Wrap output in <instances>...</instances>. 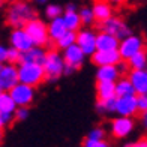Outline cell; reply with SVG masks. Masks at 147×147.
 I'll return each mask as SVG.
<instances>
[{
    "mask_svg": "<svg viewBox=\"0 0 147 147\" xmlns=\"http://www.w3.org/2000/svg\"><path fill=\"white\" fill-rule=\"evenodd\" d=\"M9 93L14 98V101L17 102L18 107H29L33 102V99H35V89H33V86L21 83V81L15 84L9 90Z\"/></svg>",
    "mask_w": 147,
    "mask_h": 147,
    "instance_id": "8992f818",
    "label": "cell"
},
{
    "mask_svg": "<svg viewBox=\"0 0 147 147\" xmlns=\"http://www.w3.org/2000/svg\"><path fill=\"white\" fill-rule=\"evenodd\" d=\"M90 57H92V63L96 66L117 65L119 62L123 60L119 50H96Z\"/></svg>",
    "mask_w": 147,
    "mask_h": 147,
    "instance_id": "30bf717a",
    "label": "cell"
},
{
    "mask_svg": "<svg viewBox=\"0 0 147 147\" xmlns=\"http://www.w3.org/2000/svg\"><path fill=\"white\" fill-rule=\"evenodd\" d=\"M18 108L17 102L11 96L9 92H2L0 93V113H15Z\"/></svg>",
    "mask_w": 147,
    "mask_h": 147,
    "instance_id": "603a6c76",
    "label": "cell"
},
{
    "mask_svg": "<svg viewBox=\"0 0 147 147\" xmlns=\"http://www.w3.org/2000/svg\"><path fill=\"white\" fill-rule=\"evenodd\" d=\"M92 9L98 23H102L113 17V9H111V5L108 3V0H95Z\"/></svg>",
    "mask_w": 147,
    "mask_h": 147,
    "instance_id": "e0dca14e",
    "label": "cell"
},
{
    "mask_svg": "<svg viewBox=\"0 0 147 147\" xmlns=\"http://www.w3.org/2000/svg\"><path fill=\"white\" fill-rule=\"evenodd\" d=\"M63 20H65V24L68 27V30H78L80 26L83 24L80 12H77V11H65Z\"/></svg>",
    "mask_w": 147,
    "mask_h": 147,
    "instance_id": "cb8c5ba5",
    "label": "cell"
},
{
    "mask_svg": "<svg viewBox=\"0 0 147 147\" xmlns=\"http://www.w3.org/2000/svg\"><path fill=\"white\" fill-rule=\"evenodd\" d=\"M80 17H81V23L84 26H92L93 23L96 21L92 8H81V9H80Z\"/></svg>",
    "mask_w": 147,
    "mask_h": 147,
    "instance_id": "83f0119b",
    "label": "cell"
},
{
    "mask_svg": "<svg viewBox=\"0 0 147 147\" xmlns=\"http://www.w3.org/2000/svg\"><path fill=\"white\" fill-rule=\"evenodd\" d=\"M141 123H143V126H144V129L147 131V111L143 113V116H141Z\"/></svg>",
    "mask_w": 147,
    "mask_h": 147,
    "instance_id": "8d00e7d4",
    "label": "cell"
},
{
    "mask_svg": "<svg viewBox=\"0 0 147 147\" xmlns=\"http://www.w3.org/2000/svg\"><path fill=\"white\" fill-rule=\"evenodd\" d=\"M2 66H3V63H0V68H2Z\"/></svg>",
    "mask_w": 147,
    "mask_h": 147,
    "instance_id": "7bdbcfd3",
    "label": "cell"
},
{
    "mask_svg": "<svg viewBox=\"0 0 147 147\" xmlns=\"http://www.w3.org/2000/svg\"><path fill=\"white\" fill-rule=\"evenodd\" d=\"M5 122H3V117H2V113H0V129H3Z\"/></svg>",
    "mask_w": 147,
    "mask_h": 147,
    "instance_id": "f35d334b",
    "label": "cell"
},
{
    "mask_svg": "<svg viewBox=\"0 0 147 147\" xmlns=\"http://www.w3.org/2000/svg\"><path fill=\"white\" fill-rule=\"evenodd\" d=\"M138 102L137 95H128V96H117V107L116 113L119 116H128L132 117L138 113Z\"/></svg>",
    "mask_w": 147,
    "mask_h": 147,
    "instance_id": "8fae6325",
    "label": "cell"
},
{
    "mask_svg": "<svg viewBox=\"0 0 147 147\" xmlns=\"http://www.w3.org/2000/svg\"><path fill=\"white\" fill-rule=\"evenodd\" d=\"M26 32L29 33V36L32 38V41L38 47H44L48 45L50 41V33H48V27L45 26L44 21H41L39 18H33L24 26Z\"/></svg>",
    "mask_w": 147,
    "mask_h": 147,
    "instance_id": "277c9868",
    "label": "cell"
},
{
    "mask_svg": "<svg viewBox=\"0 0 147 147\" xmlns=\"http://www.w3.org/2000/svg\"><path fill=\"white\" fill-rule=\"evenodd\" d=\"M63 59H65V63L72 66V68H81V65L84 63V59H86V53L83 51V48L80 47L77 42L72 44L71 47L65 48L63 53Z\"/></svg>",
    "mask_w": 147,
    "mask_h": 147,
    "instance_id": "4fadbf2b",
    "label": "cell"
},
{
    "mask_svg": "<svg viewBox=\"0 0 147 147\" xmlns=\"http://www.w3.org/2000/svg\"><path fill=\"white\" fill-rule=\"evenodd\" d=\"M89 138H95V140H105V132L102 128H95L89 132Z\"/></svg>",
    "mask_w": 147,
    "mask_h": 147,
    "instance_id": "836d02e7",
    "label": "cell"
},
{
    "mask_svg": "<svg viewBox=\"0 0 147 147\" xmlns=\"http://www.w3.org/2000/svg\"><path fill=\"white\" fill-rule=\"evenodd\" d=\"M110 2H113V3H117V5H120V3H123L125 0H110Z\"/></svg>",
    "mask_w": 147,
    "mask_h": 147,
    "instance_id": "60d3db41",
    "label": "cell"
},
{
    "mask_svg": "<svg viewBox=\"0 0 147 147\" xmlns=\"http://www.w3.org/2000/svg\"><path fill=\"white\" fill-rule=\"evenodd\" d=\"M137 102H138V110H140V113L147 111V93L137 95Z\"/></svg>",
    "mask_w": 147,
    "mask_h": 147,
    "instance_id": "1f68e13d",
    "label": "cell"
},
{
    "mask_svg": "<svg viewBox=\"0 0 147 147\" xmlns=\"http://www.w3.org/2000/svg\"><path fill=\"white\" fill-rule=\"evenodd\" d=\"M132 146H135V147H147V138H140L138 141H135Z\"/></svg>",
    "mask_w": 147,
    "mask_h": 147,
    "instance_id": "d590c367",
    "label": "cell"
},
{
    "mask_svg": "<svg viewBox=\"0 0 147 147\" xmlns=\"http://www.w3.org/2000/svg\"><path fill=\"white\" fill-rule=\"evenodd\" d=\"M77 44L83 48L86 56H92L96 51V33L90 29L77 32Z\"/></svg>",
    "mask_w": 147,
    "mask_h": 147,
    "instance_id": "7c38bea8",
    "label": "cell"
},
{
    "mask_svg": "<svg viewBox=\"0 0 147 147\" xmlns=\"http://www.w3.org/2000/svg\"><path fill=\"white\" fill-rule=\"evenodd\" d=\"M128 65H129L131 69H146V66H147V51L141 50V51H138L137 54H134L128 60Z\"/></svg>",
    "mask_w": 147,
    "mask_h": 147,
    "instance_id": "d4e9b609",
    "label": "cell"
},
{
    "mask_svg": "<svg viewBox=\"0 0 147 147\" xmlns=\"http://www.w3.org/2000/svg\"><path fill=\"white\" fill-rule=\"evenodd\" d=\"M18 83H20L18 68L14 63L3 65L2 68H0V89L3 92H9Z\"/></svg>",
    "mask_w": 147,
    "mask_h": 147,
    "instance_id": "ba28073f",
    "label": "cell"
},
{
    "mask_svg": "<svg viewBox=\"0 0 147 147\" xmlns=\"http://www.w3.org/2000/svg\"><path fill=\"white\" fill-rule=\"evenodd\" d=\"M36 3H39V5H45L47 2H48V0H35Z\"/></svg>",
    "mask_w": 147,
    "mask_h": 147,
    "instance_id": "ab89813d",
    "label": "cell"
},
{
    "mask_svg": "<svg viewBox=\"0 0 147 147\" xmlns=\"http://www.w3.org/2000/svg\"><path fill=\"white\" fill-rule=\"evenodd\" d=\"M18 77L20 81L30 84L33 87L39 86L45 80V71L42 63H33V62H20L18 66Z\"/></svg>",
    "mask_w": 147,
    "mask_h": 147,
    "instance_id": "7a4b0ae2",
    "label": "cell"
},
{
    "mask_svg": "<svg viewBox=\"0 0 147 147\" xmlns=\"http://www.w3.org/2000/svg\"><path fill=\"white\" fill-rule=\"evenodd\" d=\"M42 65L45 71V80L48 81H57L65 74V59L54 50L47 53Z\"/></svg>",
    "mask_w": 147,
    "mask_h": 147,
    "instance_id": "3957f363",
    "label": "cell"
},
{
    "mask_svg": "<svg viewBox=\"0 0 147 147\" xmlns=\"http://www.w3.org/2000/svg\"><path fill=\"white\" fill-rule=\"evenodd\" d=\"M134 120L128 116H119L111 122V134L117 140H123L134 131Z\"/></svg>",
    "mask_w": 147,
    "mask_h": 147,
    "instance_id": "9c48e42d",
    "label": "cell"
},
{
    "mask_svg": "<svg viewBox=\"0 0 147 147\" xmlns=\"http://www.w3.org/2000/svg\"><path fill=\"white\" fill-rule=\"evenodd\" d=\"M8 62L9 63H18L21 62V51L17 50L15 47H11V48H8Z\"/></svg>",
    "mask_w": 147,
    "mask_h": 147,
    "instance_id": "f546056e",
    "label": "cell"
},
{
    "mask_svg": "<svg viewBox=\"0 0 147 147\" xmlns=\"http://www.w3.org/2000/svg\"><path fill=\"white\" fill-rule=\"evenodd\" d=\"M120 39L111 33L101 30L96 35V50H119Z\"/></svg>",
    "mask_w": 147,
    "mask_h": 147,
    "instance_id": "9a60e30c",
    "label": "cell"
},
{
    "mask_svg": "<svg viewBox=\"0 0 147 147\" xmlns=\"http://www.w3.org/2000/svg\"><path fill=\"white\" fill-rule=\"evenodd\" d=\"M66 30H68V27H66V24H65L63 17H57V18H54V20H51V23H50V26H48L50 39L56 42L57 39L63 35V33H66Z\"/></svg>",
    "mask_w": 147,
    "mask_h": 147,
    "instance_id": "44dd1931",
    "label": "cell"
},
{
    "mask_svg": "<svg viewBox=\"0 0 147 147\" xmlns=\"http://www.w3.org/2000/svg\"><path fill=\"white\" fill-rule=\"evenodd\" d=\"M99 29L108 32V33H111V35H114V36H117L120 41L125 39L126 36L132 35L129 26L126 23H123L120 18H116V17H111L108 20H105V21L99 23Z\"/></svg>",
    "mask_w": 147,
    "mask_h": 147,
    "instance_id": "52a82bcc",
    "label": "cell"
},
{
    "mask_svg": "<svg viewBox=\"0 0 147 147\" xmlns=\"http://www.w3.org/2000/svg\"><path fill=\"white\" fill-rule=\"evenodd\" d=\"M62 6H59V5H47V8H45V15L47 18H50V20H54L57 17H62Z\"/></svg>",
    "mask_w": 147,
    "mask_h": 147,
    "instance_id": "f1b7e54d",
    "label": "cell"
},
{
    "mask_svg": "<svg viewBox=\"0 0 147 147\" xmlns=\"http://www.w3.org/2000/svg\"><path fill=\"white\" fill-rule=\"evenodd\" d=\"M2 2H3V0H0V5H2Z\"/></svg>",
    "mask_w": 147,
    "mask_h": 147,
    "instance_id": "ee69618b",
    "label": "cell"
},
{
    "mask_svg": "<svg viewBox=\"0 0 147 147\" xmlns=\"http://www.w3.org/2000/svg\"><path fill=\"white\" fill-rule=\"evenodd\" d=\"M75 42H77V30H66V33H63L56 41V47L60 50H65Z\"/></svg>",
    "mask_w": 147,
    "mask_h": 147,
    "instance_id": "484cf974",
    "label": "cell"
},
{
    "mask_svg": "<svg viewBox=\"0 0 147 147\" xmlns=\"http://www.w3.org/2000/svg\"><path fill=\"white\" fill-rule=\"evenodd\" d=\"M2 92H3V90H2V89H0V93H2Z\"/></svg>",
    "mask_w": 147,
    "mask_h": 147,
    "instance_id": "f6af8a7d",
    "label": "cell"
},
{
    "mask_svg": "<svg viewBox=\"0 0 147 147\" xmlns=\"http://www.w3.org/2000/svg\"><path fill=\"white\" fill-rule=\"evenodd\" d=\"M141 50H144V39L140 35H134V33L122 39L119 45V51L123 60H129L134 54H137Z\"/></svg>",
    "mask_w": 147,
    "mask_h": 147,
    "instance_id": "5b68a950",
    "label": "cell"
},
{
    "mask_svg": "<svg viewBox=\"0 0 147 147\" xmlns=\"http://www.w3.org/2000/svg\"><path fill=\"white\" fill-rule=\"evenodd\" d=\"M11 45L15 47L17 50H20L21 53L30 50L33 45L32 38L29 36V33L26 32L24 27H20V29H14L11 33Z\"/></svg>",
    "mask_w": 147,
    "mask_h": 147,
    "instance_id": "5bb4252c",
    "label": "cell"
},
{
    "mask_svg": "<svg viewBox=\"0 0 147 147\" xmlns=\"http://www.w3.org/2000/svg\"><path fill=\"white\" fill-rule=\"evenodd\" d=\"M116 95L117 96H128V95H137L135 87L132 81L128 78H119L116 81Z\"/></svg>",
    "mask_w": 147,
    "mask_h": 147,
    "instance_id": "7402d4cb",
    "label": "cell"
},
{
    "mask_svg": "<svg viewBox=\"0 0 147 147\" xmlns=\"http://www.w3.org/2000/svg\"><path fill=\"white\" fill-rule=\"evenodd\" d=\"M129 80L135 87L137 95L147 93V71L146 69H131Z\"/></svg>",
    "mask_w": 147,
    "mask_h": 147,
    "instance_id": "2e32d148",
    "label": "cell"
},
{
    "mask_svg": "<svg viewBox=\"0 0 147 147\" xmlns=\"http://www.w3.org/2000/svg\"><path fill=\"white\" fill-rule=\"evenodd\" d=\"M96 95H98V99H101V101L117 96L116 95V81H98Z\"/></svg>",
    "mask_w": 147,
    "mask_h": 147,
    "instance_id": "d6986e66",
    "label": "cell"
},
{
    "mask_svg": "<svg viewBox=\"0 0 147 147\" xmlns=\"http://www.w3.org/2000/svg\"><path fill=\"white\" fill-rule=\"evenodd\" d=\"M119 78H120V71L117 65L98 66V72H96L98 81H117Z\"/></svg>",
    "mask_w": 147,
    "mask_h": 147,
    "instance_id": "ac0fdd59",
    "label": "cell"
},
{
    "mask_svg": "<svg viewBox=\"0 0 147 147\" xmlns=\"http://www.w3.org/2000/svg\"><path fill=\"white\" fill-rule=\"evenodd\" d=\"M33 18H36V12L24 0H17V2H14L9 6L8 12H6V23L14 29L24 27Z\"/></svg>",
    "mask_w": 147,
    "mask_h": 147,
    "instance_id": "6da1fadb",
    "label": "cell"
},
{
    "mask_svg": "<svg viewBox=\"0 0 147 147\" xmlns=\"http://www.w3.org/2000/svg\"><path fill=\"white\" fill-rule=\"evenodd\" d=\"M116 107H117V96L108 98V99H105V101L98 99L96 111L98 113H116Z\"/></svg>",
    "mask_w": 147,
    "mask_h": 147,
    "instance_id": "4316f807",
    "label": "cell"
},
{
    "mask_svg": "<svg viewBox=\"0 0 147 147\" xmlns=\"http://www.w3.org/2000/svg\"><path fill=\"white\" fill-rule=\"evenodd\" d=\"M2 137L3 135H2V129H0V143H2Z\"/></svg>",
    "mask_w": 147,
    "mask_h": 147,
    "instance_id": "b9f144b4",
    "label": "cell"
},
{
    "mask_svg": "<svg viewBox=\"0 0 147 147\" xmlns=\"http://www.w3.org/2000/svg\"><path fill=\"white\" fill-rule=\"evenodd\" d=\"M65 11H77V6L74 5V3H69L68 6H66V9Z\"/></svg>",
    "mask_w": 147,
    "mask_h": 147,
    "instance_id": "74e56055",
    "label": "cell"
},
{
    "mask_svg": "<svg viewBox=\"0 0 147 147\" xmlns=\"http://www.w3.org/2000/svg\"><path fill=\"white\" fill-rule=\"evenodd\" d=\"M47 53L38 45H33L30 50L21 53V62H33V63H44Z\"/></svg>",
    "mask_w": 147,
    "mask_h": 147,
    "instance_id": "ffe728a7",
    "label": "cell"
},
{
    "mask_svg": "<svg viewBox=\"0 0 147 147\" xmlns=\"http://www.w3.org/2000/svg\"><path fill=\"white\" fill-rule=\"evenodd\" d=\"M83 146H86V147H107L108 144L105 143V140H95V138H89L87 137L84 140Z\"/></svg>",
    "mask_w": 147,
    "mask_h": 147,
    "instance_id": "4dcf8cb0",
    "label": "cell"
},
{
    "mask_svg": "<svg viewBox=\"0 0 147 147\" xmlns=\"http://www.w3.org/2000/svg\"><path fill=\"white\" fill-rule=\"evenodd\" d=\"M14 114H15V120H26L29 117V110L27 107H18Z\"/></svg>",
    "mask_w": 147,
    "mask_h": 147,
    "instance_id": "d6a6232c",
    "label": "cell"
},
{
    "mask_svg": "<svg viewBox=\"0 0 147 147\" xmlns=\"http://www.w3.org/2000/svg\"><path fill=\"white\" fill-rule=\"evenodd\" d=\"M146 71H147V66H146Z\"/></svg>",
    "mask_w": 147,
    "mask_h": 147,
    "instance_id": "bcb514c9",
    "label": "cell"
},
{
    "mask_svg": "<svg viewBox=\"0 0 147 147\" xmlns=\"http://www.w3.org/2000/svg\"><path fill=\"white\" fill-rule=\"evenodd\" d=\"M3 62H8V48L0 45V63Z\"/></svg>",
    "mask_w": 147,
    "mask_h": 147,
    "instance_id": "e575fe53",
    "label": "cell"
}]
</instances>
